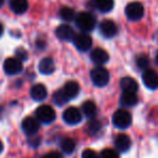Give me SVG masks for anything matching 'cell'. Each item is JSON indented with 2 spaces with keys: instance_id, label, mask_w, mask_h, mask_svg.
I'll list each match as a JSON object with an SVG mask.
<instances>
[{
  "instance_id": "cell-1",
  "label": "cell",
  "mask_w": 158,
  "mask_h": 158,
  "mask_svg": "<svg viewBox=\"0 0 158 158\" xmlns=\"http://www.w3.org/2000/svg\"><path fill=\"white\" fill-rule=\"evenodd\" d=\"M75 22L79 29H81L82 31L87 33V31H91L95 26V19L89 12H80L76 15L75 18Z\"/></svg>"
},
{
  "instance_id": "cell-2",
  "label": "cell",
  "mask_w": 158,
  "mask_h": 158,
  "mask_svg": "<svg viewBox=\"0 0 158 158\" xmlns=\"http://www.w3.org/2000/svg\"><path fill=\"white\" fill-rule=\"evenodd\" d=\"M91 79H92L93 84L98 87H104L108 84L110 81V73L107 69L104 67L98 66V67L93 68L90 73Z\"/></svg>"
},
{
  "instance_id": "cell-3",
  "label": "cell",
  "mask_w": 158,
  "mask_h": 158,
  "mask_svg": "<svg viewBox=\"0 0 158 158\" xmlns=\"http://www.w3.org/2000/svg\"><path fill=\"white\" fill-rule=\"evenodd\" d=\"M131 114L125 110H118L113 116V123L118 129H126L131 125Z\"/></svg>"
},
{
  "instance_id": "cell-4",
  "label": "cell",
  "mask_w": 158,
  "mask_h": 158,
  "mask_svg": "<svg viewBox=\"0 0 158 158\" xmlns=\"http://www.w3.org/2000/svg\"><path fill=\"white\" fill-rule=\"evenodd\" d=\"M125 12L129 20L139 21L144 15V7L142 6V3L138 2V1H133V2L128 3L125 9Z\"/></svg>"
},
{
  "instance_id": "cell-5",
  "label": "cell",
  "mask_w": 158,
  "mask_h": 158,
  "mask_svg": "<svg viewBox=\"0 0 158 158\" xmlns=\"http://www.w3.org/2000/svg\"><path fill=\"white\" fill-rule=\"evenodd\" d=\"M56 117L55 110L50 105H41L36 110V118L44 123H50Z\"/></svg>"
},
{
  "instance_id": "cell-6",
  "label": "cell",
  "mask_w": 158,
  "mask_h": 158,
  "mask_svg": "<svg viewBox=\"0 0 158 158\" xmlns=\"http://www.w3.org/2000/svg\"><path fill=\"white\" fill-rule=\"evenodd\" d=\"M3 69L8 75H16L22 72V61L18 57H9L3 63Z\"/></svg>"
},
{
  "instance_id": "cell-7",
  "label": "cell",
  "mask_w": 158,
  "mask_h": 158,
  "mask_svg": "<svg viewBox=\"0 0 158 158\" xmlns=\"http://www.w3.org/2000/svg\"><path fill=\"white\" fill-rule=\"evenodd\" d=\"M73 41H74L76 48L80 51L89 50L91 48V46H92V38L86 33L76 34Z\"/></svg>"
},
{
  "instance_id": "cell-8",
  "label": "cell",
  "mask_w": 158,
  "mask_h": 158,
  "mask_svg": "<svg viewBox=\"0 0 158 158\" xmlns=\"http://www.w3.org/2000/svg\"><path fill=\"white\" fill-rule=\"evenodd\" d=\"M63 119L68 125H77V123H80L82 119L81 112L77 107H68L64 110Z\"/></svg>"
},
{
  "instance_id": "cell-9",
  "label": "cell",
  "mask_w": 158,
  "mask_h": 158,
  "mask_svg": "<svg viewBox=\"0 0 158 158\" xmlns=\"http://www.w3.org/2000/svg\"><path fill=\"white\" fill-rule=\"evenodd\" d=\"M142 80L145 87L151 90H156L158 88V74L154 69H145L142 75Z\"/></svg>"
},
{
  "instance_id": "cell-10",
  "label": "cell",
  "mask_w": 158,
  "mask_h": 158,
  "mask_svg": "<svg viewBox=\"0 0 158 158\" xmlns=\"http://www.w3.org/2000/svg\"><path fill=\"white\" fill-rule=\"evenodd\" d=\"M40 128V123L36 117H26L24 120L22 121V129L28 135H33L38 132Z\"/></svg>"
},
{
  "instance_id": "cell-11",
  "label": "cell",
  "mask_w": 158,
  "mask_h": 158,
  "mask_svg": "<svg viewBox=\"0 0 158 158\" xmlns=\"http://www.w3.org/2000/svg\"><path fill=\"white\" fill-rule=\"evenodd\" d=\"M79 90H80V87H79L78 82L73 81V80L66 82L65 86L61 89L62 93H63L64 98H65L67 102L69 101V100L76 98L79 93Z\"/></svg>"
},
{
  "instance_id": "cell-12",
  "label": "cell",
  "mask_w": 158,
  "mask_h": 158,
  "mask_svg": "<svg viewBox=\"0 0 158 158\" xmlns=\"http://www.w3.org/2000/svg\"><path fill=\"white\" fill-rule=\"evenodd\" d=\"M100 31L105 38H112L117 34V25L112 20H104L100 23Z\"/></svg>"
},
{
  "instance_id": "cell-13",
  "label": "cell",
  "mask_w": 158,
  "mask_h": 158,
  "mask_svg": "<svg viewBox=\"0 0 158 158\" xmlns=\"http://www.w3.org/2000/svg\"><path fill=\"white\" fill-rule=\"evenodd\" d=\"M55 35L56 37L59 38L60 40H64V41H70V40L74 39L75 37V31L69 25H66V24H63V25H60L59 27L56 28L55 31Z\"/></svg>"
},
{
  "instance_id": "cell-14",
  "label": "cell",
  "mask_w": 158,
  "mask_h": 158,
  "mask_svg": "<svg viewBox=\"0 0 158 158\" xmlns=\"http://www.w3.org/2000/svg\"><path fill=\"white\" fill-rule=\"evenodd\" d=\"M90 56H91V60H92L95 64H98V65H102V64L106 63V62L108 61V59H110L108 53L102 48L93 49Z\"/></svg>"
},
{
  "instance_id": "cell-15",
  "label": "cell",
  "mask_w": 158,
  "mask_h": 158,
  "mask_svg": "<svg viewBox=\"0 0 158 158\" xmlns=\"http://www.w3.org/2000/svg\"><path fill=\"white\" fill-rule=\"evenodd\" d=\"M115 146L119 152H127L131 147V139L125 133L118 134L115 139Z\"/></svg>"
},
{
  "instance_id": "cell-16",
  "label": "cell",
  "mask_w": 158,
  "mask_h": 158,
  "mask_svg": "<svg viewBox=\"0 0 158 158\" xmlns=\"http://www.w3.org/2000/svg\"><path fill=\"white\" fill-rule=\"evenodd\" d=\"M48 95L47 88L41 84H37L31 89V97L35 101H44Z\"/></svg>"
},
{
  "instance_id": "cell-17",
  "label": "cell",
  "mask_w": 158,
  "mask_h": 158,
  "mask_svg": "<svg viewBox=\"0 0 158 158\" xmlns=\"http://www.w3.org/2000/svg\"><path fill=\"white\" fill-rule=\"evenodd\" d=\"M120 87L123 92H135L138 91L139 86L138 82L131 77H125L120 80Z\"/></svg>"
},
{
  "instance_id": "cell-18",
  "label": "cell",
  "mask_w": 158,
  "mask_h": 158,
  "mask_svg": "<svg viewBox=\"0 0 158 158\" xmlns=\"http://www.w3.org/2000/svg\"><path fill=\"white\" fill-rule=\"evenodd\" d=\"M55 65L51 57H44L39 63V72L44 75H50L54 72Z\"/></svg>"
},
{
  "instance_id": "cell-19",
  "label": "cell",
  "mask_w": 158,
  "mask_h": 158,
  "mask_svg": "<svg viewBox=\"0 0 158 158\" xmlns=\"http://www.w3.org/2000/svg\"><path fill=\"white\" fill-rule=\"evenodd\" d=\"M138 103V97L135 92H123L120 97V104L123 107L134 106Z\"/></svg>"
},
{
  "instance_id": "cell-20",
  "label": "cell",
  "mask_w": 158,
  "mask_h": 158,
  "mask_svg": "<svg viewBox=\"0 0 158 158\" xmlns=\"http://www.w3.org/2000/svg\"><path fill=\"white\" fill-rule=\"evenodd\" d=\"M10 8L16 14H23L28 9V1L27 0H11Z\"/></svg>"
},
{
  "instance_id": "cell-21",
  "label": "cell",
  "mask_w": 158,
  "mask_h": 158,
  "mask_svg": "<svg viewBox=\"0 0 158 158\" xmlns=\"http://www.w3.org/2000/svg\"><path fill=\"white\" fill-rule=\"evenodd\" d=\"M95 7L103 13L110 12L114 8V0H95Z\"/></svg>"
},
{
  "instance_id": "cell-22",
  "label": "cell",
  "mask_w": 158,
  "mask_h": 158,
  "mask_svg": "<svg viewBox=\"0 0 158 158\" xmlns=\"http://www.w3.org/2000/svg\"><path fill=\"white\" fill-rule=\"evenodd\" d=\"M81 108H82V113H84L87 117H89V118L95 116V114H97V105H95L94 102L90 101V100L84 102Z\"/></svg>"
},
{
  "instance_id": "cell-23",
  "label": "cell",
  "mask_w": 158,
  "mask_h": 158,
  "mask_svg": "<svg viewBox=\"0 0 158 158\" xmlns=\"http://www.w3.org/2000/svg\"><path fill=\"white\" fill-rule=\"evenodd\" d=\"M60 18H61L62 20L66 21V22H70V21L75 20L76 14H75L74 9L68 8V7H63L60 10Z\"/></svg>"
},
{
  "instance_id": "cell-24",
  "label": "cell",
  "mask_w": 158,
  "mask_h": 158,
  "mask_svg": "<svg viewBox=\"0 0 158 158\" xmlns=\"http://www.w3.org/2000/svg\"><path fill=\"white\" fill-rule=\"evenodd\" d=\"M61 147H62V151L66 154H72L73 152L75 151L76 148V143L73 139L70 138H66L62 141L61 143Z\"/></svg>"
},
{
  "instance_id": "cell-25",
  "label": "cell",
  "mask_w": 158,
  "mask_h": 158,
  "mask_svg": "<svg viewBox=\"0 0 158 158\" xmlns=\"http://www.w3.org/2000/svg\"><path fill=\"white\" fill-rule=\"evenodd\" d=\"M136 62V65L140 69H147L148 68V65H149V60L148 57L146 56L145 54H140L135 60Z\"/></svg>"
},
{
  "instance_id": "cell-26",
  "label": "cell",
  "mask_w": 158,
  "mask_h": 158,
  "mask_svg": "<svg viewBox=\"0 0 158 158\" xmlns=\"http://www.w3.org/2000/svg\"><path fill=\"white\" fill-rule=\"evenodd\" d=\"M99 158H119V155L116 151L112 148H106L104 151H102L101 155L99 156Z\"/></svg>"
},
{
  "instance_id": "cell-27",
  "label": "cell",
  "mask_w": 158,
  "mask_h": 158,
  "mask_svg": "<svg viewBox=\"0 0 158 158\" xmlns=\"http://www.w3.org/2000/svg\"><path fill=\"white\" fill-rule=\"evenodd\" d=\"M88 129H89V133L90 134H94L97 132L100 131L101 129V123L99 120H91L88 123Z\"/></svg>"
},
{
  "instance_id": "cell-28",
  "label": "cell",
  "mask_w": 158,
  "mask_h": 158,
  "mask_svg": "<svg viewBox=\"0 0 158 158\" xmlns=\"http://www.w3.org/2000/svg\"><path fill=\"white\" fill-rule=\"evenodd\" d=\"M82 158H99V155L93 149H85L82 152Z\"/></svg>"
},
{
  "instance_id": "cell-29",
  "label": "cell",
  "mask_w": 158,
  "mask_h": 158,
  "mask_svg": "<svg viewBox=\"0 0 158 158\" xmlns=\"http://www.w3.org/2000/svg\"><path fill=\"white\" fill-rule=\"evenodd\" d=\"M15 53H16V57H18V59H20L21 61H22V60H26L27 59V52L23 48L18 49Z\"/></svg>"
},
{
  "instance_id": "cell-30",
  "label": "cell",
  "mask_w": 158,
  "mask_h": 158,
  "mask_svg": "<svg viewBox=\"0 0 158 158\" xmlns=\"http://www.w3.org/2000/svg\"><path fill=\"white\" fill-rule=\"evenodd\" d=\"M42 158H63V156L59 152H50V153L46 154Z\"/></svg>"
},
{
  "instance_id": "cell-31",
  "label": "cell",
  "mask_w": 158,
  "mask_h": 158,
  "mask_svg": "<svg viewBox=\"0 0 158 158\" xmlns=\"http://www.w3.org/2000/svg\"><path fill=\"white\" fill-rule=\"evenodd\" d=\"M2 33H3V26H2V24L0 23V36L2 35Z\"/></svg>"
},
{
  "instance_id": "cell-32",
  "label": "cell",
  "mask_w": 158,
  "mask_h": 158,
  "mask_svg": "<svg viewBox=\"0 0 158 158\" xmlns=\"http://www.w3.org/2000/svg\"><path fill=\"white\" fill-rule=\"evenodd\" d=\"M2 149H3V144H2V142H1V140H0V153L2 152Z\"/></svg>"
},
{
  "instance_id": "cell-33",
  "label": "cell",
  "mask_w": 158,
  "mask_h": 158,
  "mask_svg": "<svg viewBox=\"0 0 158 158\" xmlns=\"http://www.w3.org/2000/svg\"><path fill=\"white\" fill-rule=\"evenodd\" d=\"M3 3H5V0H0V8L2 7V6H3Z\"/></svg>"
},
{
  "instance_id": "cell-34",
  "label": "cell",
  "mask_w": 158,
  "mask_h": 158,
  "mask_svg": "<svg viewBox=\"0 0 158 158\" xmlns=\"http://www.w3.org/2000/svg\"><path fill=\"white\" fill-rule=\"evenodd\" d=\"M156 63H157V65H158V53H157V55H156Z\"/></svg>"
}]
</instances>
